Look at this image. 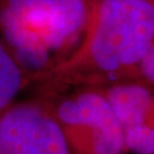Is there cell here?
I'll return each mask as SVG.
<instances>
[{"mask_svg":"<svg viewBox=\"0 0 154 154\" xmlns=\"http://www.w3.org/2000/svg\"><path fill=\"white\" fill-rule=\"evenodd\" d=\"M28 86V78L13 61L0 40V110L13 103Z\"/></svg>","mask_w":154,"mask_h":154,"instance_id":"8992f818","label":"cell"},{"mask_svg":"<svg viewBox=\"0 0 154 154\" xmlns=\"http://www.w3.org/2000/svg\"><path fill=\"white\" fill-rule=\"evenodd\" d=\"M0 154H69L62 130L38 98L0 110Z\"/></svg>","mask_w":154,"mask_h":154,"instance_id":"277c9868","label":"cell"},{"mask_svg":"<svg viewBox=\"0 0 154 154\" xmlns=\"http://www.w3.org/2000/svg\"><path fill=\"white\" fill-rule=\"evenodd\" d=\"M152 48L154 0H90L82 42L67 60L29 86L98 87L142 81L139 63Z\"/></svg>","mask_w":154,"mask_h":154,"instance_id":"6da1fadb","label":"cell"},{"mask_svg":"<svg viewBox=\"0 0 154 154\" xmlns=\"http://www.w3.org/2000/svg\"><path fill=\"white\" fill-rule=\"evenodd\" d=\"M94 88L106 99L123 131L138 127H154L153 86L142 81H127Z\"/></svg>","mask_w":154,"mask_h":154,"instance_id":"5b68a950","label":"cell"},{"mask_svg":"<svg viewBox=\"0 0 154 154\" xmlns=\"http://www.w3.org/2000/svg\"><path fill=\"white\" fill-rule=\"evenodd\" d=\"M90 0H0V40L29 85L82 42Z\"/></svg>","mask_w":154,"mask_h":154,"instance_id":"7a4b0ae2","label":"cell"},{"mask_svg":"<svg viewBox=\"0 0 154 154\" xmlns=\"http://www.w3.org/2000/svg\"><path fill=\"white\" fill-rule=\"evenodd\" d=\"M37 98L62 130L69 154H123V130L94 87H40Z\"/></svg>","mask_w":154,"mask_h":154,"instance_id":"3957f363","label":"cell"}]
</instances>
